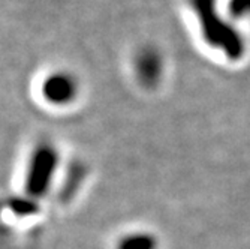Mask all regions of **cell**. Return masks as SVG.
<instances>
[{"instance_id": "1", "label": "cell", "mask_w": 250, "mask_h": 249, "mask_svg": "<svg viewBox=\"0 0 250 249\" xmlns=\"http://www.w3.org/2000/svg\"><path fill=\"white\" fill-rule=\"evenodd\" d=\"M74 86L71 81L67 83L64 77H54L47 81V84L43 86V93L45 98L48 101H53L54 104H62L67 99H72L74 96Z\"/></svg>"}, {"instance_id": "2", "label": "cell", "mask_w": 250, "mask_h": 249, "mask_svg": "<svg viewBox=\"0 0 250 249\" xmlns=\"http://www.w3.org/2000/svg\"><path fill=\"white\" fill-rule=\"evenodd\" d=\"M120 249H154V240L148 234H133L127 236Z\"/></svg>"}]
</instances>
